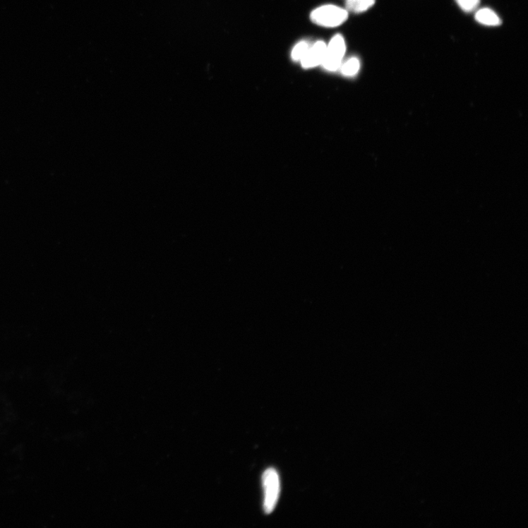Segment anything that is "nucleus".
Returning <instances> with one entry per match:
<instances>
[{
	"instance_id": "nucleus-1",
	"label": "nucleus",
	"mask_w": 528,
	"mask_h": 528,
	"mask_svg": "<svg viewBox=\"0 0 528 528\" xmlns=\"http://www.w3.org/2000/svg\"><path fill=\"white\" fill-rule=\"evenodd\" d=\"M263 488V509L266 514H271L277 505L280 493V482L277 470L268 469L262 477Z\"/></svg>"
},
{
	"instance_id": "nucleus-2",
	"label": "nucleus",
	"mask_w": 528,
	"mask_h": 528,
	"mask_svg": "<svg viewBox=\"0 0 528 528\" xmlns=\"http://www.w3.org/2000/svg\"><path fill=\"white\" fill-rule=\"evenodd\" d=\"M347 11L335 6L318 8L311 15L313 23L325 28L340 26L347 20Z\"/></svg>"
},
{
	"instance_id": "nucleus-3",
	"label": "nucleus",
	"mask_w": 528,
	"mask_h": 528,
	"mask_svg": "<svg viewBox=\"0 0 528 528\" xmlns=\"http://www.w3.org/2000/svg\"><path fill=\"white\" fill-rule=\"evenodd\" d=\"M346 52V44L344 37L337 35L332 37L327 46L324 61L322 64L328 71H335L340 68Z\"/></svg>"
},
{
	"instance_id": "nucleus-4",
	"label": "nucleus",
	"mask_w": 528,
	"mask_h": 528,
	"mask_svg": "<svg viewBox=\"0 0 528 528\" xmlns=\"http://www.w3.org/2000/svg\"><path fill=\"white\" fill-rule=\"evenodd\" d=\"M327 49V45L323 42H316L310 47L304 58L301 59V64L304 68H314L322 65Z\"/></svg>"
},
{
	"instance_id": "nucleus-5",
	"label": "nucleus",
	"mask_w": 528,
	"mask_h": 528,
	"mask_svg": "<svg viewBox=\"0 0 528 528\" xmlns=\"http://www.w3.org/2000/svg\"><path fill=\"white\" fill-rule=\"evenodd\" d=\"M476 20L481 25L496 27L501 25L500 18L497 13L490 8H482L476 13Z\"/></svg>"
},
{
	"instance_id": "nucleus-6",
	"label": "nucleus",
	"mask_w": 528,
	"mask_h": 528,
	"mask_svg": "<svg viewBox=\"0 0 528 528\" xmlns=\"http://www.w3.org/2000/svg\"><path fill=\"white\" fill-rule=\"evenodd\" d=\"M375 4V0H347L346 6L348 11L354 13L366 11Z\"/></svg>"
},
{
	"instance_id": "nucleus-7",
	"label": "nucleus",
	"mask_w": 528,
	"mask_h": 528,
	"mask_svg": "<svg viewBox=\"0 0 528 528\" xmlns=\"http://www.w3.org/2000/svg\"><path fill=\"white\" fill-rule=\"evenodd\" d=\"M342 73L347 77H353L359 71L361 63L359 59L352 58L341 67Z\"/></svg>"
},
{
	"instance_id": "nucleus-8",
	"label": "nucleus",
	"mask_w": 528,
	"mask_h": 528,
	"mask_svg": "<svg viewBox=\"0 0 528 528\" xmlns=\"http://www.w3.org/2000/svg\"><path fill=\"white\" fill-rule=\"evenodd\" d=\"M309 49L310 46L306 42H301L297 44L292 52V59L294 61H301V59L304 58Z\"/></svg>"
},
{
	"instance_id": "nucleus-9",
	"label": "nucleus",
	"mask_w": 528,
	"mask_h": 528,
	"mask_svg": "<svg viewBox=\"0 0 528 528\" xmlns=\"http://www.w3.org/2000/svg\"><path fill=\"white\" fill-rule=\"evenodd\" d=\"M456 2L467 13L476 11L480 5V0H456Z\"/></svg>"
}]
</instances>
